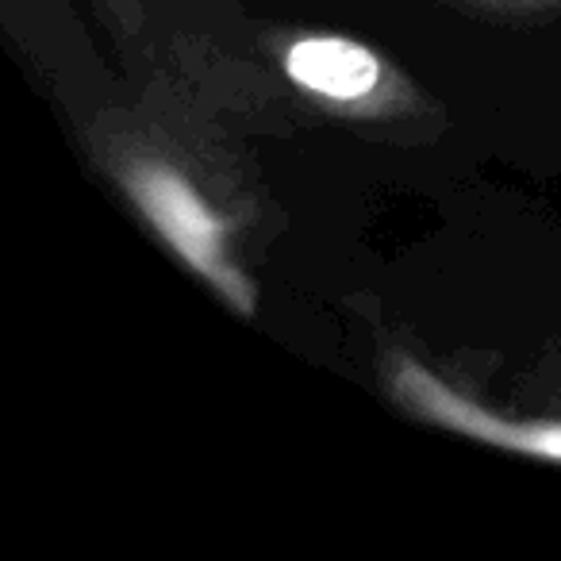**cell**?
<instances>
[{
	"label": "cell",
	"mask_w": 561,
	"mask_h": 561,
	"mask_svg": "<svg viewBox=\"0 0 561 561\" xmlns=\"http://www.w3.org/2000/svg\"><path fill=\"white\" fill-rule=\"evenodd\" d=\"M458 12H473L484 20H507V24H546L561 20V0H443Z\"/></svg>",
	"instance_id": "277c9868"
},
{
	"label": "cell",
	"mask_w": 561,
	"mask_h": 561,
	"mask_svg": "<svg viewBox=\"0 0 561 561\" xmlns=\"http://www.w3.org/2000/svg\"><path fill=\"white\" fill-rule=\"evenodd\" d=\"M270 50L280 78L323 116L374 131L435 135L438 104L381 50L331 32H285Z\"/></svg>",
	"instance_id": "7a4b0ae2"
},
{
	"label": "cell",
	"mask_w": 561,
	"mask_h": 561,
	"mask_svg": "<svg viewBox=\"0 0 561 561\" xmlns=\"http://www.w3.org/2000/svg\"><path fill=\"white\" fill-rule=\"evenodd\" d=\"M381 385L397 408L423 423H435L454 435H466L473 443L500 446V450L527 454V458L561 461V420H504L492 408L469 400L461 389L431 374L423 362H415L408 351L389 346L381 351Z\"/></svg>",
	"instance_id": "3957f363"
},
{
	"label": "cell",
	"mask_w": 561,
	"mask_h": 561,
	"mask_svg": "<svg viewBox=\"0 0 561 561\" xmlns=\"http://www.w3.org/2000/svg\"><path fill=\"white\" fill-rule=\"evenodd\" d=\"M89 142L96 165L181 265L239 320H250L257 312V285L234 247L257 219V188L247 185V162H231L216 131L185 108L150 101L104 112Z\"/></svg>",
	"instance_id": "6da1fadb"
}]
</instances>
